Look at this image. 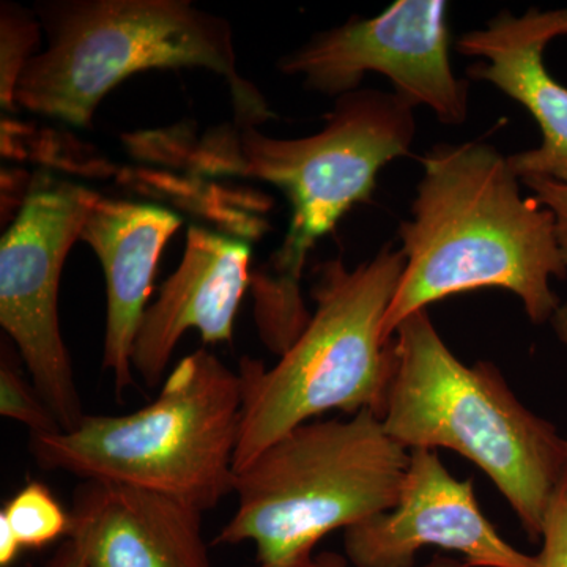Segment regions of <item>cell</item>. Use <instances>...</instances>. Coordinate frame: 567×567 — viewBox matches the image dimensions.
<instances>
[{
	"label": "cell",
	"mask_w": 567,
	"mask_h": 567,
	"mask_svg": "<svg viewBox=\"0 0 567 567\" xmlns=\"http://www.w3.org/2000/svg\"><path fill=\"white\" fill-rule=\"evenodd\" d=\"M567 37V7L524 14L502 11L458 37L456 50L484 62L470 65L472 80L488 82L522 104L535 118L539 147L507 156L518 178L543 177L567 185V87L548 73L544 52L551 41Z\"/></svg>",
	"instance_id": "11"
},
{
	"label": "cell",
	"mask_w": 567,
	"mask_h": 567,
	"mask_svg": "<svg viewBox=\"0 0 567 567\" xmlns=\"http://www.w3.org/2000/svg\"><path fill=\"white\" fill-rule=\"evenodd\" d=\"M22 547L7 522L0 518V567H10L20 557Z\"/></svg>",
	"instance_id": "22"
},
{
	"label": "cell",
	"mask_w": 567,
	"mask_h": 567,
	"mask_svg": "<svg viewBox=\"0 0 567 567\" xmlns=\"http://www.w3.org/2000/svg\"><path fill=\"white\" fill-rule=\"evenodd\" d=\"M100 197L80 183L39 174L0 241V324L63 432L85 415L62 338L59 287L66 256Z\"/></svg>",
	"instance_id": "8"
},
{
	"label": "cell",
	"mask_w": 567,
	"mask_h": 567,
	"mask_svg": "<svg viewBox=\"0 0 567 567\" xmlns=\"http://www.w3.org/2000/svg\"><path fill=\"white\" fill-rule=\"evenodd\" d=\"M181 226L167 208L102 196L82 227L80 240L99 256L106 279L103 368L114 374L117 398L134 385V341L164 246Z\"/></svg>",
	"instance_id": "14"
},
{
	"label": "cell",
	"mask_w": 567,
	"mask_h": 567,
	"mask_svg": "<svg viewBox=\"0 0 567 567\" xmlns=\"http://www.w3.org/2000/svg\"><path fill=\"white\" fill-rule=\"evenodd\" d=\"M383 429L406 451L445 450L480 466L532 543L567 473L566 439L522 404L488 361L466 365L435 330L427 309L399 324Z\"/></svg>",
	"instance_id": "3"
},
{
	"label": "cell",
	"mask_w": 567,
	"mask_h": 567,
	"mask_svg": "<svg viewBox=\"0 0 567 567\" xmlns=\"http://www.w3.org/2000/svg\"><path fill=\"white\" fill-rule=\"evenodd\" d=\"M539 558L543 567H567V473L547 511Z\"/></svg>",
	"instance_id": "18"
},
{
	"label": "cell",
	"mask_w": 567,
	"mask_h": 567,
	"mask_svg": "<svg viewBox=\"0 0 567 567\" xmlns=\"http://www.w3.org/2000/svg\"><path fill=\"white\" fill-rule=\"evenodd\" d=\"M410 451L372 410L309 421L235 473V516L216 544L256 546L259 567H305L328 533L398 505Z\"/></svg>",
	"instance_id": "7"
},
{
	"label": "cell",
	"mask_w": 567,
	"mask_h": 567,
	"mask_svg": "<svg viewBox=\"0 0 567 567\" xmlns=\"http://www.w3.org/2000/svg\"><path fill=\"white\" fill-rule=\"evenodd\" d=\"M305 567H347L344 558L334 554H320L312 558ZM421 567H468L465 561L458 559L435 555L427 565Z\"/></svg>",
	"instance_id": "21"
},
{
	"label": "cell",
	"mask_w": 567,
	"mask_h": 567,
	"mask_svg": "<svg viewBox=\"0 0 567 567\" xmlns=\"http://www.w3.org/2000/svg\"><path fill=\"white\" fill-rule=\"evenodd\" d=\"M404 268V254L391 244L354 268L341 257L319 265L316 311L278 363L267 369L264 361L241 358L235 473L287 432L330 410L382 416L394 365L393 339H383V322Z\"/></svg>",
	"instance_id": "5"
},
{
	"label": "cell",
	"mask_w": 567,
	"mask_h": 567,
	"mask_svg": "<svg viewBox=\"0 0 567 567\" xmlns=\"http://www.w3.org/2000/svg\"><path fill=\"white\" fill-rule=\"evenodd\" d=\"M415 136L412 104L394 92L360 89L336 99L323 128L300 140H276L234 122L196 141L156 132L132 144L196 177L249 178L281 189L290 204L289 229L281 248L252 274L251 289L260 338L282 354L311 319L301 295L309 252L354 205L372 203L380 171L409 156Z\"/></svg>",
	"instance_id": "1"
},
{
	"label": "cell",
	"mask_w": 567,
	"mask_h": 567,
	"mask_svg": "<svg viewBox=\"0 0 567 567\" xmlns=\"http://www.w3.org/2000/svg\"><path fill=\"white\" fill-rule=\"evenodd\" d=\"M0 518L14 533L22 550H40L71 532V514L39 481L25 484L3 507Z\"/></svg>",
	"instance_id": "15"
},
{
	"label": "cell",
	"mask_w": 567,
	"mask_h": 567,
	"mask_svg": "<svg viewBox=\"0 0 567 567\" xmlns=\"http://www.w3.org/2000/svg\"><path fill=\"white\" fill-rule=\"evenodd\" d=\"M412 218L399 226L404 274L383 322L390 342L410 316L456 295L503 289L532 323L551 322L566 279L554 213L520 192V178L486 142L439 144L421 158Z\"/></svg>",
	"instance_id": "2"
},
{
	"label": "cell",
	"mask_w": 567,
	"mask_h": 567,
	"mask_svg": "<svg viewBox=\"0 0 567 567\" xmlns=\"http://www.w3.org/2000/svg\"><path fill=\"white\" fill-rule=\"evenodd\" d=\"M251 279V246L189 226L181 265L142 317L133 372L148 388L158 385L175 347L189 330L199 331L205 344L233 341L238 308Z\"/></svg>",
	"instance_id": "12"
},
{
	"label": "cell",
	"mask_w": 567,
	"mask_h": 567,
	"mask_svg": "<svg viewBox=\"0 0 567 567\" xmlns=\"http://www.w3.org/2000/svg\"><path fill=\"white\" fill-rule=\"evenodd\" d=\"M550 323L554 324V330L555 333H557L559 341H561L567 349V303L561 305V308L558 309L557 315L554 316Z\"/></svg>",
	"instance_id": "23"
},
{
	"label": "cell",
	"mask_w": 567,
	"mask_h": 567,
	"mask_svg": "<svg viewBox=\"0 0 567 567\" xmlns=\"http://www.w3.org/2000/svg\"><path fill=\"white\" fill-rule=\"evenodd\" d=\"M41 24L22 7L2 2L0 9V102L3 110L17 111L14 91L25 63L39 44Z\"/></svg>",
	"instance_id": "16"
},
{
	"label": "cell",
	"mask_w": 567,
	"mask_h": 567,
	"mask_svg": "<svg viewBox=\"0 0 567 567\" xmlns=\"http://www.w3.org/2000/svg\"><path fill=\"white\" fill-rule=\"evenodd\" d=\"M533 199L548 208L555 216L559 249L567 267V185L551 178H522Z\"/></svg>",
	"instance_id": "19"
},
{
	"label": "cell",
	"mask_w": 567,
	"mask_h": 567,
	"mask_svg": "<svg viewBox=\"0 0 567 567\" xmlns=\"http://www.w3.org/2000/svg\"><path fill=\"white\" fill-rule=\"evenodd\" d=\"M0 415L28 425L31 434H54L62 431L58 417L40 398L35 386L29 385L6 357L0 363Z\"/></svg>",
	"instance_id": "17"
},
{
	"label": "cell",
	"mask_w": 567,
	"mask_h": 567,
	"mask_svg": "<svg viewBox=\"0 0 567 567\" xmlns=\"http://www.w3.org/2000/svg\"><path fill=\"white\" fill-rule=\"evenodd\" d=\"M43 567H87L84 551L76 540L66 537L65 543L58 548Z\"/></svg>",
	"instance_id": "20"
},
{
	"label": "cell",
	"mask_w": 567,
	"mask_h": 567,
	"mask_svg": "<svg viewBox=\"0 0 567 567\" xmlns=\"http://www.w3.org/2000/svg\"><path fill=\"white\" fill-rule=\"evenodd\" d=\"M70 514L87 567H212L203 511L175 496L84 481Z\"/></svg>",
	"instance_id": "13"
},
{
	"label": "cell",
	"mask_w": 567,
	"mask_h": 567,
	"mask_svg": "<svg viewBox=\"0 0 567 567\" xmlns=\"http://www.w3.org/2000/svg\"><path fill=\"white\" fill-rule=\"evenodd\" d=\"M450 47L446 2L398 0L379 17L352 18L316 33L282 55L278 69L336 99L360 91L365 74L379 73L415 110L429 107L445 125H461L468 115V82L454 73Z\"/></svg>",
	"instance_id": "9"
},
{
	"label": "cell",
	"mask_w": 567,
	"mask_h": 567,
	"mask_svg": "<svg viewBox=\"0 0 567 567\" xmlns=\"http://www.w3.org/2000/svg\"><path fill=\"white\" fill-rule=\"evenodd\" d=\"M35 11L48 48L25 63L18 107L91 128L100 102L126 78L196 66L227 81L235 123L257 126L275 117L238 74L229 22L188 0H54Z\"/></svg>",
	"instance_id": "4"
},
{
	"label": "cell",
	"mask_w": 567,
	"mask_h": 567,
	"mask_svg": "<svg viewBox=\"0 0 567 567\" xmlns=\"http://www.w3.org/2000/svg\"><path fill=\"white\" fill-rule=\"evenodd\" d=\"M434 546L464 555L468 567H543L539 555L506 543L477 505L472 480L447 472L436 451H410L398 505L344 529L354 567H415L417 551Z\"/></svg>",
	"instance_id": "10"
},
{
	"label": "cell",
	"mask_w": 567,
	"mask_h": 567,
	"mask_svg": "<svg viewBox=\"0 0 567 567\" xmlns=\"http://www.w3.org/2000/svg\"><path fill=\"white\" fill-rule=\"evenodd\" d=\"M241 406L240 374L200 349L175 365L151 404L31 434L29 450L41 468L147 488L205 513L234 492Z\"/></svg>",
	"instance_id": "6"
}]
</instances>
